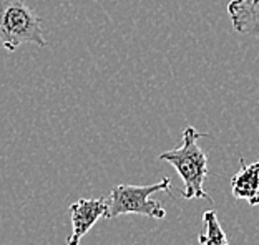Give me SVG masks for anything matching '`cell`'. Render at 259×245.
Instances as JSON below:
<instances>
[{
	"mask_svg": "<svg viewBox=\"0 0 259 245\" xmlns=\"http://www.w3.org/2000/svg\"><path fill=\"white\" fill-rule=\"evenodd\" d=\"M204 136V133H199L190 126L183 133L181 146L160 154V161L169 162L183 180L181 196H183L185 201L209 199L208 192L204 191V180L209 174L208 157L198 144V139Z\"/></svg>",
	"mask_w": 259,
	"mask_h": 245,
	"instance_id": "cell-1",
	"label": "cell"
},
{
	"mask_svg": "<svg viewBox=\"0 0 259 245\" xmlns=\"http://www.w3.org/2000/svg\"><path fill=\"white\" fill-rule=\"evenodd\" d=\"M0 43L10 53L22 43L49 45L42 32V19L25 0H0Z\"/></svg>",
	"mask_w": 259,
	"mask_h": 245,
	"instance_id": "cell-2",
	"label": "cell"
},
{
	"mask_svg": "<svg viewBox=\"0 0 259 245\" xmlns=\"http://www.w3.org/2000/svg\"><path fill=\"white\" fill-rule=\"evenodd\" d=\"M155 192L171 194V180L168 177H163L160 182L150 186H115L107 197L105 219H116L126 214H138L150 219H164V215H166L164 207L158 201L151 199Z\"/></svg>",
	"mask_w": 259,
	"mask_h": 245,
	"instance_id": "cell-3",
	"label": "cell"
},
{
	"mask_svg": "<svg viewBox=\"0 0 259 245\" xmlns=\"http://www.w3.org/2000/svg\"><path fill=\"white\" fill-rule=\"evenodd\" d=\"M107 214V199H78L70 206L72 217V234L67 245H78L81 237L92 230L100 219Z\"/></svg>",
	"mask_w": 259,
	"mask_h": 245,
	"instance_id": "cell-4",
	"label": "cell"
},
{
	"mask_svg": "<svg viewBox=\"0 0 259 245\" xmlns=\"http://www.w3.org/2000/svg\"><path fill=\"white\" fill-rule=\"evenodd\" d=\"M228 15L238 33L259 40V0H231Z\"/></svg>",
	"mask_w": 259,
	"mask_h": 245,
	"instance_id": "cell-5",
	"label": "cell"
},
{
	"mask_svg": "<svg viewBox=\"0 0 259 245\" xmlns=\"http://www.w3.org/2000/svg\"><path fill=\"white\" fill-rule=\"evenodd\" d=\"M241 169L231 179V192L236 199L249 202V206L259 204V159L252 164H246L239 159Z\"/></svg>",
	"mask_w": 259,
	"mask_h": 245,
	"instance_id": "cell-6",
	"label": "cell"
},
{
	"mask_svg": "<svg viewBox=\"0 0 259 245\" xmlns=\"http://www.w3.org/2000/svg\"><path fill=\"white\" fill-rule=\"evenodd\" d=\"M204 234L198 235V242L201 245H229L226 232L218 220L216 211H206L203 214Z\"/></svg>",
	"mask_w": 259,
	"mask_h": 245,
	"instance_id": "cell-7",
	"label": "cell"
}]
</instances>
